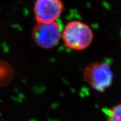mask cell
I'll use <instances>...</instances> for the list:
<instances>
[{
    "label": "cell",
    "instance_id": "7a4b0ae2",
    "mask_svg": "<svg viewBox=\"0 0 121 121\" xmlns=\"http://www.w3.org/2000/svg\"><path fill=\"white\" fill-rule=\"evenodd\" d=\"M84 81L94 90L104 92L112 85L113 74L109 64L103 61L91 63L83 71Z\"/></svg>",
    "mask_w": 121,
    "mask_h": 121
},
{
    "label": "cell",
    "instance_id": "3957f363",
    "mask_svg": "<svg viewBox=\"0 0 121 121\" xmlns=\"http://www.w3.org/2000/svg\"><path fill=\"white\" fill-rule=\"evenodd\" d=\"M61 35V26L57 21L37 22L32 32V38L35 43L43 49H51L56 46Z\"/></svg>",
    "mask_w": 121,
    "mask_h": 121
},
{
    "label": "cell",
    "instance_id": "277c9868",
    "mask_svg": "<svg viewBox=\"0 0 121 121\" xmlns=\"http://www.w3.org/2000/svg\"><path fill=\"white\" fill-rule=\"evenodd\" d=\"M64 4L62 0H36L34 7L37 22L57 21L62 13Z\"/></svg>",
    "mask_w": 121,
    "mask_h": 121
},
{
    "label": "cell",
    "instance_id": "6da1fadb",
    "mask_svg": "<svg viewBox=\"0 0 121 121\" xmlns=\"http://www.w3.org/2000/svg\"><path fill=\"white\" fill-rule=\"evenodd\" d=\"M62 39L67 48L81 51L90 46L94 38L91 28L86 24L73 20L66 24L62 31Z\"/></svg>",
    "mask_w": 121,
    "mask_h": 121
},
{
    "label": "cell",
    "instance_id": "8992f818",
    "mask_svg": "<svg viewBox=\"0 0 121 121\" xmlns=\"http://www.w3.org/2000/svg\"><path fill=\"white\" fill-rule=\"evenodd\" d=\"M107 117V121H121V103L111 108L103 109Z\"/></svg>",
    "mask_w": 121,
    "mask_h": 121
},
{
    "label": "cell",
    "instance_id": "5b68a950",
    "mask_svg": "<svg viewBox=\"0 0 121 121\" xmlns=\"http://www.w3.org/2000/svg\"><path fill=\"white\" fill-rule=\"evenodd\" d=\"M13 77V71L9 63L0 60V86L8 84Z\"/></svg>",
    "mask_w": 121,
    "mask_h": 121
}]
</instances>
